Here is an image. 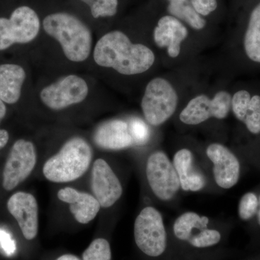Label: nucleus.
Here are the masks:
<instances>
[{"label": "nucleus", "instance_id": "8", "mask_svg": "<svg viewBox=\"0 0 260 260\" xmlns=\"http://www.w3.org/2000/svg\"><path fill=\"white\" fill-rule=\"evenodd\" d=\"M37 164V153L31 142L18 140L15 142L5 164L3 185L11 191L30 175Z\"/></svg>", "mask_w": 260, "mask_h": 260}, {"label": "nucleus", "instance_id": "33", "mask_svg": "<svg viewBox=\"0 0 260 260\" xmlns=\"http://www.w3.org/2000/svg\"><path fill=\"white\" fill-rule=\"evenodd\" d=\"M259 213H258V220H259V223L260 225V197H259Z\"/></svg>", "mask_w": 260, "mask_h": 260}, {"label": "nucleus", "instance_id": "7", "mask_svg": "<svg viewBox=\"0 0 260 260\" xmlns=\"http://www.w3.org/2000/svg\"><path fill=\"white\" fill-rule=\"evenodd\" d=\"M146 176L154 194L164 201L172 200L181 187L175 168L164 152H154L148 157Z\"/></svg>", "mask_w": 260, "mask_h": 260}, {"label": "nucleus", "instance_id": "26", "mask_svg": "<svg viewBox=\"0 0 260 260\" xmlns=\"http://www.w3.org/2000/svg\"><path fill=\"white\" fill-rule=\"evenodd\" d=\"M259 206V201L256 194L248 192L242 197L239 205V217L244 220H249L255 215Z\"/></svg>", "mask_w": 260, "mask_h": 260}, {"label": "nucleus", "instance_id": "10", "mask_svg": "<svg viewBox=\"0 0 260 260\" xmlns=\"http://www.w3.org/2000/svg\"><path fill=\"white\" fill-rule=\"evenodd\" d=\"M232 98L225 91H220L213 99L200 95L191 99L181 112L179 119L189 125H197L211 117L222 119L227 117L232 107Z\"/></svg>", "mask_w": 260, "mask_h": 260}, {"label": "nucleus", "instance_id": "9", "mask_svg": "<svg viewBox=\"0 0 260 260\" xmlns=\"http://www.w3.org/2000/svg\"><path fill=\"white\" fill-rule=\"evenodd\" d=\"M88 93L86 82L77 75H70L45 87L41 92L40 97L44 105L49 109L61 110L83 102Z\"/></svg>", "mask_w": 260, "mask_h": 260}, {"label": "nucleus", "instance_id": "21", "mask_svg": "<svg viewBox=\"0 0 260 260\" xmlns=\"http://www.w3.org/2000/svg\"><path fill=\"white\" fill-rule=\"evenodd\" d=\"M244 48L249 59L260 62V4L251 13L244 38Z\"/></svg>", "mask_w": 260, "mask_h": 260}, {"label": "nucleus", "instance_id": "16", "mask_svg": "<svg viewBox=\"0 0 260 260\" xmlns=\"http://www.w3.org/2000/svg\"><path fill=\"white\" fill-rule=\"evenodd\" d=\"M94 142L105 150H117L134 145L127 123L114 119L103 123L95 130Z\"/></svg>", "mask_w": 260, "mask_h": 260}, {"label": "nucleus", "instance_id": "20", "mask_svg": "<svg viewBox=\"0 0 260 260\" xmlns=\"http://www.w3.org/2000/svg\"><path fill=\"white\" fill-rule=\"evenodd\" d=\"M209 218L206 216H200L198 213L187 212L183 213L174 222L173 230L174 235L181 241H189L192 237L194 229H207Z\"/></svg>", "mask_w": 260, "mask_h": 260}, {"label": "nucleus", "instance_id": "31", "mask_svg": "<svg viewBox=\"0 0 260 260\" xmlns=\"http://www.w3.org/2000/svg\"><path fill=\"white\" fill-rule=\"evenodd\" d=\"M6 112V107H5V103L0 99V121L4 119Z\"/></svg>", "mask_w": 260, "mask_h": 260}, {"label": "nucleus", "instance_id": "24", "mask_svg": "<svg viewBox=\"0 0 260 260\" xmlns=\"http://www.w3.org/2000/svg\"><path fill=\"white\" fill-rule=\"evenodd\" d=\"M83 260H111L112 251L110 244L106 239H95L85 249L83 254Z\"/></svg>", "mask_w": 260, "mask_h": 260}, {"label": "nucleus", "instance_id": "13", "mask_svg": "<svg viewBox=\"0 0 260 260\" xmlns=\"http://www.w3.org/2000/svg\"><path fill=\"white\" fill-rule=\"evenodd\" d=\"M207 155L213 164L215 182L223 189L235 186L240 176V164L237 157L226 147L218 143L210 145Z\"/></svg>", "mask_w": 260, "mask_h": 260}, {"label": "nucleus", "instance_id": "15", "mask_svg": "<svg viewBox=\"0 0 260 260\" xmlns=\"http://www.w3.org/2000/svg\"><path fill=\"white\" fill-rule=\"evenodd\" d=\"M186 27L174 16L162 17L154 30V40L159 47H167L171 57L180 53L181 43L187 37Z\"/></svg>", "mask_w": 260, "mask_h": 260}, {"label": "nucleus", "instance_id": "14", "mask_svg": "<svg viewBox=\"0 0 260 260\" xmlns=\"http://www.w3.org/2000/svg\"><path fill=\"white\" fill-rule=\"evenodd\" d=\"M58 199L70 205L69 209L78 223H90L100 210V203L93 195L72 187H65L57 193Z\"/></svg>", "mask_w": 260, "mask_h": 260}, {"label": "nucleus", "instance_id": "28", "mask_svg": "<svg viewBox=\"0 0 260 260\" xmlns=\"http://www.w3.org/2000/svg\"><path fill=\"white\" fill-rule=\"evenodd\" d=\"M191 5L200 15H208L216 10V0H191Z\"/></svg>", "mask_w": 260, "mask_h": 260}, {"label": "nucleus", "instance_id": "32", "mask_svg": "<svg viewBox=\"0 0 260 260\" xmlns=\"http://www.w3.org/2000/svg\"><path fill=\"white\" fill-rule=\"evenodd\" d=\"M56 260H80L79 258L77 257L76 256L73 255V254H64L59 256Z\"/></svg>", "mask_w": 260, "mask_h": 260}, {"label": "nucleus", "instance_id": "1", "mask_svg": "<svg viewBox=\"0 0 260 260\" xmlns=\"http://www.w3.org/2000/svg\"><path fill=\"white\" fill-rule=\"evenodd\" d=\"M98 65L112 68L120 74L145 73L155 61L153 51L143 44H132L124 32L114 30L103 36L93 53Z\"/></svg>", "mask_w": 260, "mask_h": 260}, {"label": "nucleus", "instance_id": "3", "mask_svg": "<svg viewBox=\"0 0 260 260\" xmlns=\"http://www.w3.org/2000/svg\"><path fill=\"white\" fill-rule=\"evenodd\" d=\"M93 158V151L88 142L81 138L68 140L56 155L48 159L43 167V174L54 183L77 180L85 174Z\"/></svg>", "mask_w": 260, "mask_h": 260}, {"label": "nucleus", "instance_id": "30", "mask_svg": "<svg viewBox=\"0 0 260 260\" xmlns=\"http://www.w3.org/2000/svg\"><path fill=\"white\" fill-rule=\"evenodd\" d=\"M9 140V134L8 131L0 129V149L4 148Z\"/></svg>", "mask_w": 260, "mask_h": 260}, {"label": "nucleus", "instance_id": "17", "mask_svg": "<svg viewBox=\"0 0 260 260\" xmlns=\"http://www.w3.org/2000/svg\"><path fill=\"white\" fill-rule=\"evenodd\" d=\"M233 112L239 121L246 124L252 134L260 133V96L251 97L246 90L234 94L232 100Z\"/></svg>", "mask_w": 260, "mask_h": 260}, {"label": "nucleus", "instance_id": "27", "mask_svg": "<svg viewBox=\"0 0 260 260\" xmlns=\"http://www.w3.org/2000/svg\"><path fill=\"white\" fill-rule=\"evenodd\" d=\"M129 128L134 144L143 145L148 141L150 138V129L142 119H133L130 122Z\"/></svg>", "mask_w": 260, "mask_h": 260}, {"label": "nucleus", "instance_id": "18", "mask_svg": "<svg viewBox=\"0 0 260 260\" xmlns=\"http://www.w3.org/2000/svg\"><path fill=\"white\" fill-rule=\"evenodd\" d=\"M173 165L184 191H198L204 188L206 180L204 175L194 168V158L190 150L181 149L174 155Z\"/></svg>", "mask_w": 260, "mask_h": 260}, {"label": "nucleus", "instance_id": "2", "mask_svg": "<svg viewBox=\"0 0 260 260\" xmlns=\"http://www.w3.org/2000/svg\"><path fill=\"white\" fill-rule=\"evenodd\" d=\"M44 30L60 44L69 60L80 62L88 59L91 51L90 29L78 17L65 12L47 15L43 20Z\"/></svg>", "mask_w": 260, "mask_h": 260}, {"label": "nucleus", "instance_id": "12", "mask_svg": "<svg viewBox=\"0 0 260 260\" xmlns=\"http://www.w3.org/2000/svg\"><path fill=\"white\" fill-rule=\"evenodd\" d=\"M8 209L18 222L27 240L35 239L39 231V206L37 199L30 193L18 191L10 197Z\"/></svg>", "mask_w": 260, "mask_h": 260}, {"label": "nucleus", "instance_id": "4", "mask_svg": "<svg viewBox=\"0 0 260 260\" xmlns=\"http://www.w3.org/2000/svg\"><path fill=\"white\" fill-rule=\"evenodd\" d=\"M177 102V92L169 82L160 78L152 80L142 100L145 119L151 125H160L175 112Z\"/></svg>", "mask_w": 260, "mask_h": 260}, {"label": "nucleus", "instance_id": "29", "mask_svg": "<svg viewBox=\"0 0 260 260\" xmlns=\"http://www.w3.org/2000/svg\"><path fill=\"white\" fill-rule=\"evenodd\" d=\"M0 246L8 256H12L16 251V244L10 233L0 229Z\"/></svg>", "mask_w": 260, "mask_h": 260}, {"label": "nucleus", "instance_id": "5", "mask_svg": "<svg viewBox=\"0 0 260 260\" xmlns=\"http://www.w3.org/2000/svg\"><path fill=\"white\" fill-rule=\"evenodd\" d=\"M137 246L146 255H161L167 248V232L161 214L153 207L143 209L137 217L134 226Z\"/></svg>", "mask_w": 260, "mask_h": 260}, {"label": "nucleus", "instance_id": "25", "mask_svg": "<svg viewBox=\"0 0 260 260\" xmlns=\"http://www.w3.org/2000/svg\"><path fill=\"white\" fill-rule=\"evenodd\" d=\"M221 239L220 233L213 229H205L191 237L188 242L197 248H206L215 245Z\"/></svg>", "mask_w": 260, "mask_h": 260}, {"label": "nucleus", "instance_id": "6", "mask_svg": "<svg viewBox=\"0 0 260 260\" xmlns=\"http://www.w3.org/2000/svg\"><path fill=\"white\" fill-rule=\"evenodd\" d=\"M37 12L28 6H20L10 18H0V50L14 44H27L36 39L40 30Z\"/></svg>", "mask_w": 260, "mask_h": 260}, {"label": "nucleus", "instance_id": "11", "mask_svg": "<svg viewBox=\"0 0 260 260\" xmlns=\"http://www.w3.org/2000/svg\"><path fill=\"white\" fill-rule=\"evenodd\" d=\"M91 189L102 208L115 204L122 194V186L112 168L104 159L93 162L91 172Z\"/></svg>", "mask_w": 260, "mask_h": 260}, {"label": "nucleus", "instance_id": "22", "mask_svg": "<svg viewBox=\"0 0 260 260\" xmlns=\"http://www.w3.org/2000/svg\"><path fill=\"white\" fill-rule=\"evenodd\" d=\"M168 10L173 16L184 20L191 28L200 30L206 25L205 20L200 16L187 0H169Z\"/></svg>", "mask_w": 260, "mask_h": 260}, {"label": "nucleus", "instance_id": "19", "mask_svg": "<svg viewBox=\"0 0 260 260\" xmlns=\"http://www.w3.org/2000/svg\"><path fill=\"white\" fill-rule=\"evenodd\" d=\"M25 77V70L18 64L0 65V99L6 104L18 102Z\"/></svg>", "mask_w": 260, "mask_h": 260}, {"label": "nucleus", "instance_id": "23", "mask_svg": "<svg viewBox=\"0 0 260 260\" xmlns=\"http://www.w3.org/2000/svg\"><path fill=\"white\" fill-rule=\"evenodd\" d=\"M90 8L94 18L112 17L117 13L118 0H80Z\"/></svg>", "mask_w": 260, "mask_h": 260}]
</instances>
